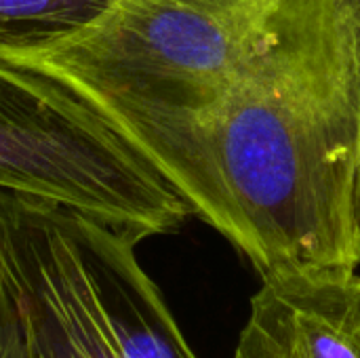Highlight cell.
<instances>
[{
	"mask_svg": "<svg viewBox=\"0 0 360 358\" xmlns=\"http://www.w3.org/2000/svg\"><path fill=\"white\" fill-rule=\"evenodd\" d=\"M0 190L86 213L137 245L192 215L184 196L97 110L0 57Z\"/></svg>",
	"mask_w": 360,
	"mask_h": 358,
	"instance_id": "cell-3",
	"label": "cell"
},
{
	"mask_svg": "<svg viewBox=\"0 0 360 358\" xmlns=\"http://www.w3.org/2000/svg\"><path fill=\"white\" fill-rule=\"evenodd\" d=\"M217 230L257 274L360 268V0H278L207 137Z\"/></svg>",
	"mask_w": 360,
	"mask_h": 358,
	"instance_id": "cell-1",
	"label": "cell"
},
{
	"mask_svg": "<svg viewBox=\"0 0 360 358\" xmlns=\"http://www.w3.org/2000/svg\"><path fill=\"white\" fill-rule=\"evenodd\" d=\"M276 4L116 0L68 38L0 57L55 78L97 110L207 224V137Z\"/></svg>",
	"mask_w": 360,
	"mask_h": 358,
	"instance_id": "cell-2",
	"label": "cell"
},
{
	"mask_svg": "<svg viewBox=\"0 0 360 358\" xmlns=\"http://www.w3.org/2000/svg\"><path fill=\"white\" fill-rule=\"evenodd\" d=\"M78 215L0 190V279L21 319L23 358H122L95 295Z\"/></svg>",
	"mask_w": 360,
	"mask_h": 358,
	"instance_id": "cell-4",
	"label": "cell"
},
{
	"mask_svg": "<svg viewBox=\"0 0 360 358\" xmlns=\"http://www.w3.org/2000/svg\"><path fill=\"white\" fill-rule=\"evenodd\" d=\"M0 358H23L21 319L15 300L0 279Z\"/></svg>",
	"mask_w": 360,
	"mask_h": 358,
	"instance_id": "cell-8",
	"label": "cell"
},
{
	"mask_svg": "<svg viewBox=\"0 0 360 358\" xmlns=\"http://www.w3.org/2000/svg\"><path fill=\"white\" fill-rule=\"evenodd\" d=\"M78 234L101 312L122 358H198L160 289L141 268L137 243L80 213Z\"/></svg>",
	"mask_w": 360,
	"mask_h": 358,
	"instance_id": "cell-6",
	"label": "cell"
},
{
	"mask_svg": "<svg viewBox=\"0 0 360 358\" xmlns=\"http://www.w3.org/2000/svg\"><path fill=\"white\" fill-rule=\"evenodd\" d=\"M232 358H360V274L264 276Z\"/></svg>",
	"mask_w": 360,
	"mask_h": 358,
	"instance_id": "cell-5",
	"label": "cell"
},
{
	"mask_svg": "<svg viewBox=\"0 0 360 358\" xmlns=\"http://www.w3.org/2000/svg\"><path fill=\"white\" fill-rule=\"evenodd\" d=\"M116 0H0V51L51 44L101 17Z\"/></svg>",
	"mask_w": 360,
	"mask_h": 358,
	"instance_id": "cell-7",
	"label": "cell"
}]
</instances>
